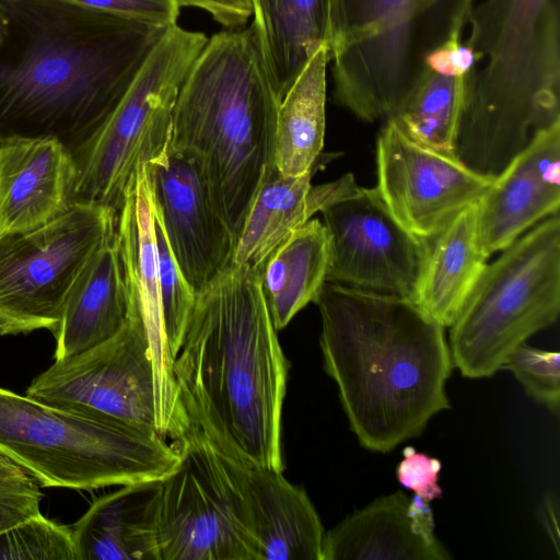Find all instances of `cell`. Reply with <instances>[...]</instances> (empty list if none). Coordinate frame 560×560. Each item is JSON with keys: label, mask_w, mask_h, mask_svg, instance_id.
<instances>
[{"label": "cell", "mask_w": 560, "mask_h": 560, "mask_svg": "<svg viewBox=\"0 0 560 560\" xmlns=\"http://www.w3.org/2000/svg\"><path fill=\"white\" fill-rule=\"evenodd\" d=\"M167 28L66 0H0V141L56 139L78 167Z\"/></svg>", "instance_id": "6da1fadb"}, {"label": "cell", "mask_w": 560, "mask_h": 560, "mask_svg": "<svg viewBox=\"0 0 560 560\" xmlns=\"http://www.w3.org/2000/svg\"><path fill=\"white\" fill-rule=\"evenodd\" d=\"M258 268L230 262L196 303L172 371L190 430L277 470L289 364Z\"/></svg>", "instance_id": "7a4b0ae2"}, {"label": "cell", "mask_w": 560, "mask_h": 560, "mask_svg": "<svg viewBox=\"0 0 560 560\" xmlns=\"http://www.w3.org/2000/svg\"><path fill=\"white\" fill-rule=\"evenodd\" d=\"M314 303L324 370L361 446L388 453L450 409L445 327L416 303L326 281Z\"/></svg>", "instance_id": "3957f363"}, {"label": "cell", "mask_w": 560, "mask_h": 560, "mask_svg": "<svg viewBox=\"0 0 560 560\" xmlns=\"http://www.w3.org/2000/svg\"><path fill=\"white\" fill-rule=\"evenodd\" d=\"M468 24L477 65L454 154L494 178L539 131L560 122L559 0H482Z\"/></svg>", "instance_id": "277c9868"}, {"label": "cell", "mask_w": 560, "mask_h": 560, "mask_svg": "<svg viewBox=\"0 0 560 560\" xmlns=\"http://www.w3.org/2000/svg\"><path fill=\"white\" fill-rule=\"evenodd\" d=\"M280 101L249 26L208 38L174 104L171 144L200 164L235 244L260 183L276 167Z\"/></svg>", "instance_id": "5b68a950"}, {"label": "cell", "mask_w": 560, "mask_h": 560, "mask_svg": "<svg viewBox=\"0 0 560 560\" xmlns=\"http://www.w3.org/2000/svg\"><path fill=\"white\" fill-rule=\"evenodd\" d=\"M0 452L42 488L93 490L159 480L179 459L177 441L37 401L0 386Z\"/></svg>", "instance_id": "8992f818"}, {"label": "cell", "mask_w": 560, "mask_h": 560, "mask_svg": "<svg viewBox=\"0 0 560 560\" xmlns=\"http://www.w3.org/2000/svg\"><path fill=\"white\" fill-rule=\"evenodd\" d=\"M474 0H349L330 45L338 104L368 122L390 119L433 49L460 40Z\"/></svg>", "instance_id": "52a82bcc"}, {"label": "cell", "mask_w": 560, "mask_h": 560, "mask_svg": "<svg viewBox=\"0 0 560 560\" xmlns=\"http://www.w3.org/2000/svg\"><path fill=\"white\" fill-rule=\"evenodd\" d=\"M487 264L450 328L454 368L491 377L560 313V219L550 215Z\"/></svg>", "instance_id": "ba28073f"}, {"label": "cell", "mask_w": 560, "mask_h": 560, "mask_svg": "<svg viewBox=\"0 0 560 560\" xmlns=\"http://www.w3.org/2000/svg\"><path fill=\"white\" fill-rule=\"evenodd\" d=\"M207 40L178 24L167 28L78 164L72 203L118 213L141 170L168 149L177 94Z\"/></svg>", "instance_id": "9c48e42d"}, {"label": "cell", "mask_w": 560, "mask_h": 560, "mask_svg": "<svg viewBox=\"0 0 560 560\" xmlns=\"http://www.w3.org/2000/svg\"><path fill=\"white\" fill-rule=\"evenodd\" d=\"M116 220L110 207L72 203L45 224L0 233V336L54 334L70 290Z\"/></svg>", "instance_id": "30bf717a"}, {"label": "cell", "mask_w": 560, "mask_h": 560, "mask_svg": "<svg viewBox=\"0 0 560 560\" xmlns=\"http://www.w3.org/2000/svg\"><path fill=\"white\" fill-rule=\"evenodd\" d=\"M162 479L161 560H257L248 508L222 453L198 430Z\"/></svg>", "instance_id": "8fae6325"}, {"label": "cell", "mask_w": 560, "mask_h": 560, "mask_svg": "<svg viewBox=\"0 0 560 560\" xmlns=\"http://www.w3.org/2000/svg\"><path fill=\"white\" fill-rule=\"evenodd\" d=\"M25 395L66 411L160 435L151 350L142 323L133 317L106 341L55 360L33 378Z\"/></svg>", "instance_id": "7c38bea8"}, {"label": "cell", "mask_w": 560, "mask_h": 560, "mask_svg": "<svg viewBox=\"0 0 560 560\" xmlns=\"http://www.w3.org/2000/svg\"><path fill=\"white\" fill-rule=\"evenodd\" d=\"M320 212L329 245L326 282L413 302L430 241L406 230L375 187L358 186Z\"/></svg>", "instance_id": "4fadbf2b"}, {"label": "cell", "mask_w": 560, "mask_h": 560, "mask_svg": "<svg viewBox=\"0 0 560 560\" xmlns=\"http://www.w3.org/2000/svg\"><path fill=\"white\" fill-rule=\"evenodd\" d=\"M377 186L393 217L432 241L460 211L476 203L494 178L476 173L454 153L412 140L387 119L376 143Z\"/></svg>", "instance_id": "5bb4252c"}, {"label": "cell", "mask_w": 560, "mask_h": 560, "mask_svg": "<svg viewBox=\"0 0 560 560\" xmlns=\"http://www.w3.org/2000/svg\"><path fill=\"white\" fill-rule=\"evenodd\" d=\"M115 235L127 290L128 317L139 319L151 350L156 392V428L163 439L180 440L189 421L179 401L163 318L154 212L147 166L130 186L117 213Z\"/></svg>", "instance_id": "9a60e30c"}, {"label": "cell", "mask_w": 560, "mask_h": 560, "mask_svg": "<svg viewBox=\"0 0 560 560\" xmlns=\"http://www.w3.org/2000/svg\"><path fill=\"white\" fill-rule=\"evenodd\" d=\"M147 171L154 212L178 267L197 293L232 261L235 241L191 154L170 144Z\"/></svg>", "instance_id": "2e32d148"}, {"label": "cell", "mask_w": 560, "mask_h": 560, "mask_svg": "<svg viewBox=\"0 0 560 560\" xmlns=\"http://www.w3.org/2000/svg\"><path fill=\"white\" fill-rule=\"evenodd\" d=\"M560 206V122L539 131L494 177L478 201L481 244L491 256L528 229L558 214Z\"/></svg>", "instance_id": "e0dca14e"}, {"label": "cell", "mask_w": 560, "mask_h": 560, "mask_svg": "<svg viewBox=\"0 0 560 560\" xmlns=\"http://www.w3.org/2000/svg\"><path fill=\"white\" fill-rule=\"evenodd\" d=\"M217 448L244 494L257 560H323L326 532L305 490L291 483L282 470Z\"/></svg>", "instance_id": "ac0fdd59"}, {"label": "cell", "mask_w": 560, "mask_h": 560, "mask_svg": "<svg viewBox=\"0 0 560 560\" xmlns=\"http://www.w3.org/2000/svg\"><path fill=\"white\" fill-rule=\"evenodd\" d=\"M430 502L402 491L381 497L325 534L323 560H448Z\"/></svg>", "instance_id": "d6986e66"}, {"label": "cell", "mask_w": 560, "mask_h": 560, "mask_svg": "<svg viewBox=\"0 0 560 560\" xmlns=\"http://www.w3.org/2000/svg\"><path fill=\"white\" fill-rule=\"evenodd\" d=\"M77 163L51 138L0 141V233L45 224L72 205Z\"/></svg>", "instance_id": "ffe728a7"}, {"label": "cell", "mask_w": 560, "mask_h": 560, "mask_svg": "<svg viewBox=\"0 0 560 560\" xmlns=\"http://www.w3.org/2000/svg\"><path fill=\"white\" fill-rule=\"evenodd\" d=\"M162 479L120 486L97 498L71 527L79 560H161Z\"/></svg>", "instance_id": "44dd1931"}, {"label": "cell", "mask_w": 560, "mask_h": 560, "mask_svg": "<svg viewBox=\"0 0 560 560\" xmlns=\"http://www.w3.org/2000/svg\"><path fill=\"white\" fill-rule=\"evenodd\" d=\"M311 177L312 171L283 176L276 167L265 175L244 219L232 262L259 268L293 231L358 187L351 173L317 186Z\"/></svg>", "instance_id": "7402d4cb"}, {"label": "cell", "mask_w": 560, "mask_h": 560, "mask_svg": "<svg viewBox=\"0 0 560 560\" xmlns=\"http://www.w3.org/2000/svg\"><path fill=\"white\" fill-rule=\"evenodd\" d=\"M129 304L115 232L89 260L66 300L54 332L55 360L82 353L116 335Z\"/></svg>", "instance_id": "603a6c76"}, {"label": "cell", "mask_w": 560, "mask_h": 560, "mask_svg": "<svg viewBox=\"0 0 560 560\" xmlns=\"http://www.w3.org/2000/svg\"><path fill=\"white\" fill-rule=\"evenodd\" d=\"M490 256L481 244L478 201L460 211L432 241L413 303L432 320L450 327Z\"/></svg>", "instance_id": "cb8c5ba5"}, {"label": "cell", "mask_w": 560, "mask_h": 560, "mask_svg": "<svg viewBox=\"0 0 560 560\" xmlns=\"http://www.w3.org/2000/svg\"><path fill=\"white\" fill-rule=\"evenodd\" d=\"M329 61V45L323 44L281 97L276 117L273 163L283 176L313 171L323 150Z\"/></svg>", "instance_id": "d4e9b609"}, {"label": "cell", "mask_w": 560, "mask_h": 560, "mask_svg": "<svg viewBox=\"0 0 560 560\" xmlns=\"http://www.w3.org/2000/svg\"><path fill=\"white\" fill-rule=\"evenodd\" d=\"M328 258L326 229L318 219H311L281 242L258 268L277 330L314 302L326 281Z\"/></svg>", "instance_id": "484cf974"}, {"label": "cell", "mask_w": 560, "mask_h": 560, "mask_svg": "<svg viewBox=\"0 0 560 560\" xmlns=\"http://www.w3.org/2000/svg\"><path fill=\"white\" fill-rule=\"evenodd\" d=\"M253 27L281 94L327 43V0H252Z\"/></svg>", "instance_id": "4316f807"}, {"label": "cell", "mask_w": 560, "mask_h": 560, "mask_svg": "<svg viewBox=\"0 0 560 560\" xmlns=\"http://www.w3.org/2000/svg\"><path fill=\"white\" fill-rule=\"evenodd\" d=\"M468 74L448 77L428 68L394 119L412 140L454 153Z\"/></svg>", "instance_id": "83f0119b"}, {"label": "cell", "mask_w": 560, "mask_h": 560, "mask_svg": "<svg viewBox=\"0 0 560 560\" xmlns=\"http://www.w3.org/2000/svg\"><path fill=\"white\" fill-rule=\"evenodd\" d=\"M0 560H79L71 527L42 513L0 534Z\"/></svg>", "instance_id": "f1b7e54d"}, {"label": "cell", "mask_w": 560, "mask_h": 560, "mask_svg": "<svg viewBox=\"0 0 560 560\" xmlns=\"http://www.w3.org/2000/svg\"><path fill=\"white\" fill-rule=\"evenodd\" d=\"M154 229L164 326L168 347L173 359H175L184 339L196 303L197 293L178 267L155 212Z\"/></svg>", "instance_id": "f546056e"}, {"label": "cell", "mask_w": 560, "mask_h": 560, "mask_svg": "<svg viewBox=\"0 0 560 560\" xmlns=\"http://www.w3.org/2000/svg\"><path fill=\"white\" fill-rule=\"evenodd\" d=\"M509 370L524 387L526 394L558 413L560 406V353L528 346L515 348L504 360Z\"/></svg>", "instance_id": "4dcf8cb0"}, {"label": "cell", "mask_w": 560, "mask_h": 560, "mask_svg": "<svg viewBox=\"0 0 560 560\" xmlns=\"http://www.w3.org/2000/svg\"><path fill=\"white\" fill-rule=\"evenodd\" d=\"M96 11L162 27L177 24L176 0H66Z\"/></svg>", "instance_id": "1f68e13d"}, {"label": "cell", "mask_w": 560, "mask_h": 560, "mask_svg": "<svg viewBox=\"0 0 560 560\" xmlns=\"http://www.w3.org/2000/svg\"><path fill=\"white\" fill-rule=\"evenodd\" d=\"M402 455L404 458L397 467L399 483L427 502L441 498L443 493L439 485L441 462L425 453L417 452L411 446L405 447Z\"/></svg>", "instance_id": "d6a6232c"}, {"label": "cell", "mask_w": 560, "mask_h": 560, "mask_svg": "<svg viewBox=\"0 0 560 560\" xmlns=\"http://www.w3.org/2000/svg\"><path fill=\"white\" fill-rule=\"evenodd\" d=\"M476 65V54L462 40L443 44L424 58L425 68L448 77L467 75L475 69Z\"/></svg>", "instance_id": "836d02e7"}, {"label": "cell", "mask_w": 560, "mask_h": 560, "mask_svg": "<svg viewBox=\"0 0 560 560\" xmlns=\"http://www.w3.org/2000/svg\"><path fill=\"white\" fill-rule=\"evenodd\" d=\"M180 7H192L208 12L228 28L244 26L253 15L252 0H176Z\"/></svg>", "instance_id": "e575fe53"}, {"label": "cell", "mask_w": 560, "mask_h": 560, "mask_svg": "<svg viewBox=\"0 0 560 560\" xmlns=\"http://www.w3.org/2000/svg\"><path fill=\"white\" fill-rule=\"evenodd\" d=\"M44 493L0 494V534L40 513Z\"/></svg>", "instance_id": "d590c367"}, {"label": "cell", "mask_w": 560, "mask_h": 560, "mask_svg": "<svg viewBox=\"0 0 560 560\" xmlns=\"http://www.w3.org/2000/svg\"><path fill=\"white\" fill-rule=\"evenodd\" d=\"M39 492L34 478L0 452V494Z\"/></svg>", "instance_id": "8d00e7d4"}, {"label": "cell", "mask_w": 560, "mask_h": 560, "mask_svg": "<svg viewBox=\"0 0 560 560\" xmlns=\"http://www.w3.org/2000/svg\"><path fill=\"white\" fill-rule=\"evenodd\" d=\"M558 501L553 493L548 492L542 499L540 515L542 524L556 551L559 553Z\"/></svg>", "instance_id": "74e56055"}, {"label": "cell", "mask_w": 560, "mask_h": 560, "mask_svg": "<svg viewBox=\"0 0 560 560\" xmlns=\"http://www.w3.org/2000/svg\"><path fill=\"white\" fill-rule=\"evenodd\" d=\"M349 0H327V43L330 45L340 36Z\"/></svg>", "instance_id": "f35d334b"}]
</instances>
